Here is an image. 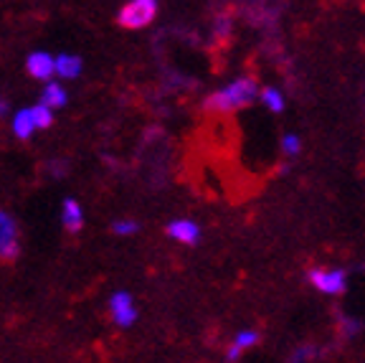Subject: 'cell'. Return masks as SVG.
Listing matches in <instances>:
<instances>
[{"mask_svg": "<svg viewBox=\"0 0 365 363\" xmlns=\"http://www.w3.org/2000/svg\"><path fill=\"white\" fill-rule=\"evenodd\" d=\"M257 96H259L257 81L249 79V76H241V79L231 81V84L223 86V89L213 91V94L205 99L203 107L208 109V112L226 114V112H234V109H241V107H246V104H251Z\"/></svg>", "mask_w": 365, "mask_h": 363, "instance_id": "obj_1", "label": "cell"}, {"mask_svg": "<svg viewBox=\"0 0 365 363\" xmlns=\"http://www.w3.org/2000/svg\"><path fill=\"white\" fill-rule=\"evenodd\" d=\"M155 16H158V0H130L122 6L117 23L127 31H140L148 29L155 21Z\"/></svg>", "mask_w": 365, "mask_h": 363, "instance_id": "obj_2", "label": "cell"}, {"mask_svg": "<svg viewBox=\"0 0 365 363\" xmlns=\"http://www.w3.org/2000/svg\"><path fill=\"white\" fill-rule=\"evenodd\" d=\"M21 254V239H18V224L8 211L0 209V259L13 262Z\"/></svg>", "mask_w": 365, "mask_h": 363, "instance_id": "obj_3", "label": "cell"}, {"mask_svg": "<svg viewBox=\"0 0 365 363\" xmlns=\"http://www.w3.org/2000/svg\"><path fill=\"white\" fill-rule=\"evenodd\" d=\"M109 312H112V320L120 325V328H130L137 320L135 300H132V295L125 292V289H120V292H114V295L109 297Z\"/></svg>", "mask_w": 365, "mask_h": 363, "instance_id": "obj_4", "label": "cell"}, {"mask_svg": "<svg viewBox=\"0 0 365 363\" xmlns=\"http://www.w3.org/2000/svg\"><path fill=\"white\" fill-rule=\"evenodd\" d=\"M309 282L319 289V292H325V295H340L345 292V272L342 269H312L309 272Z\"/></svg>", "mask_w": 365, "mask_h": 363, "instance_id": "obj_5", "label": "cell"}, {"mask_svg": "<svg viewBox=\"0 0 365 363\" xmlns=\"http://www.w3.org/2000/svg\"><path fill=\"white\" fill-rule=\"evenodd\" d=\"M53 59L51 54H46V51H34L29 59H26V71H29L34 79L38 81H48L56 71H53Z\"/></svg>", "mask_w": 365, "mask_h": 363, "instance_id": "obj_6", "label": "cell"}, {"mask_svg": "<svg viewBox=\"0 0 365 363\" xmlns=\"http://www.w3.org/2000/svg\"><path fill=\"white\" fill-rule=\"evenodd\" d=\"M168 237L175 239V242H180V244H198L200 239V227L195 222H188V219H178V222H173L170 227H168Z\"/></svg>", "mask_w": 365, "mask_h": 363, "instance_id": "obj_7", "label": "cell"}, {"mask_svg": "<svg viewBox=\"0 0 365 363\" xmlns=\"http://www.w3.org/2000/svg\"><path fill=\"white\" fill-rule=\"evenodd\" d=\"M61 224L68 234H76L81 232L84 227V211H81L79 201L76 199H63L61 204Z\"/></svg>", "mask_w": 365, "mask_h": 363, "instance_id": "obj_8", "label": "cell"}, {"mask_svg": "<svg viewBox=\"0 0 365 363\" xmlns=\"http://www.w3.org/2000/svg\"><path fill=\"white\" fill-rule=\"evenodd\" d=\"M41 102L48 104V107H51V109H61V107H66L68 94H66V89H63L61 81H53V79L46 81L43 91H41Z\"/></svg>", "mask_w": 365, "mask_h": 363, "instance_id": "obj_9", "label": "cell"}, {"mask_svg": "<svg viewBox=\"0 0 365 363\" xmlns=\"http://www.w3.org/2000/svg\"><path fill=\"white\" fill-rule=\"evenodd\" d=\"M81 69H84V64H81V59L74 56V54H63V56L53 59V71H56L61 79H76V76L81 74Z\"/></svg>", "mask_w": 365, "mask_h": 363, "instance_id": "obj_10", "label": "cell"}, {"mask_svg": "<svg viewBox=\"0 0 365 363\" xmlns=\"http://www.w3.org/2000/svg\"><path fill=\"white\" fill-rule=\"evenodd\" d=\"M13 135L18 137V140H31L36 132V125H34V117H31V109H18L16 114H13Z\"/></svg>", "mask_w": 365, "mask_h": 363, "instance_id": "obj_11", "label": "cell"}, {"mask_svg": "<svg viewBox=\"0 0 365 363\" xmlns=\"http://www.w3.org/2000/svg\"><path fill=\"white\" fill-rule=\"evenodd\" d=\"M29 109H31V117H34L36 130H48V127L53 125V109L48 107V104L38 102V104H34V107H29Z\"/></svg>", "mask_w": 365, "mask_h": 363, "instance_id": "obj_12", "label": "cell"}, {"mask_svg": "<svg viewBox=\"0 0 365 363\" xmlns=\"http://www.w3.org/2000/svg\"><path fill=\"white\" fill-rule=\"evenodd\" d=\"M259 96H262V102L267 104L272 112H282L284 109V96H282L279 89H274V86H267V89L259 91Z\"/></svg>", "mask_w": 365, "mask_h": 363, "instance_id": "obj_13", "label": "cell"}, {"mask_svg": "<svg viewBox=\"0 0 365 363\" xmlns=\"http://www.w3.org/2000/svg\"><path fill=\"white\" fill-rule=\"evenodd\" d=\"M137 222H130V219H120V222L112 224V232L117 234V237H132V234H137Z\"/></svg>", "mask_w": 365, "mask_h": 363, "instance_id": "obj_14", "label": "cell"}, {"mask_svg": "<svg viewBox=\"0 0 365 363\" xmlns=\"http://www.w3.org/2000/svg\"><path fill=\"white\" fill-rule=\"evenodd\" d=\"M231 34V18L226 16V13H221V16H216V26H213V36H216L218 41L226 39V36Z\"/></svg>", "mask_w": 365, "mask_h": 363, "instance_id": "obj_15", "label": "cell"}, {"mask_svg": "<svg viewBox=\"0 0 365 363\" xmlns=\"http://www.w3.org/2000/svg\"><path fill=\"white\" fill-rule=\"evenodd\" d=\"M257 343H259V335L254 333V330H244V333H239V335H236L234 346H239L241 351H246V348L257 346Z\"/></svg>", "mask_w": 365, "mask_h": 363, "instance_id": "obj_16", "label": "cell"}, {"mask_svg": "<svg viewBox=\"0 0 365 363\" xmlns=\"http://www.w3.org/2000/svg\"><path fill=\"white\" fill-rule=\"evenodd\" d=\"M282 148H284L287 155H299V150H302V140H299L297 135H284Z\"/></svg>", "mask_w": 365, "mask_h": 363, "instance_id": "obj_17", "label": "cell"}, {"mask_svg": "<svg viewBox=\"0 0 365 363\" xmlns=\"http://www.w3.org/2000/svg\"><path fill=\"white\" fill-rule=\"evenodd\" d=\"M48 168V173H51L53 178H63L68 173V163L66 160H51V163L46 165Z\"/></svg>", "mask_w": 365, "mask_h": 363, "instance_id": "obj_18", "label": "cell"}, {"mask_svg": "<svg viewBox=\"0 0 365 363\" xmlns=\"http://www.w3.org/2000/svg\"><path fill=\"white\" fill-rule=\"evenodd\" d=\"M241 356V348L239 346H234V343H231V348H228V353H226V358L228 361H236V358Z\"/></svg>", "mask_w": 365, "mask_h": 363, "instance_id": "obj_19", "label": "cell"}, {"mask_svg": "<svg viewBox=\"0 0 365 363\" xmlns=\"http://www.w3.org/2000/svg\"><path fill=\"white\" fill-rule=\"evenodd\" d=\"M314 353L312 351H299V353H294V361H304V358H312Z\"/></svg>", "mask_w": 365, "mask_h": 363, "instance_id": "obj_20", "label": "cell"}, {"mask_svg": "<svg viewBox=\"0 0 365 363\" xmlns=\"http://www.w3.org/2000/svg\"><path fill=\"white\" fill-rule=\"evenodd\" d=\"M8 114V102H6V96L0 94V117H6Z\"/></svg>", "mask_w": 365, "mask_h": 363, "instance_id": "obj_21", "label": "cell"}, {"mask_svg": "<svg viewBox=\"0 0 365 363\" xmlns=\"http://www.w3.org/2000/svg\"><path fill=\"white\" fill-rule=\"evenodd\" d=\"M342 325H345V333H350V330H355V320H342Z\"/></svg>", "mask_w": 365, "mask_h": 363, "instance_id": "obj_22", "label": "cell"}]
</instances>
